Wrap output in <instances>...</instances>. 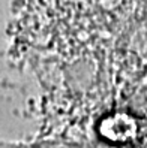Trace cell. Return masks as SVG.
<instances>
[{"mask_svg":"<svg viewBox=\"0 0 147 148\" xmlns=\"http://www.w3.org/2000/svg\"><path fill=\"white\" fill-rule=\"evenodd\" d=\"M48 63L84 76L147 73V0H35ZM62 72V73H63Z\"/></svg>","mask_w":147,"mask_h":148,"instance_id":"cell-1","label":"cell"}]
</instances>
